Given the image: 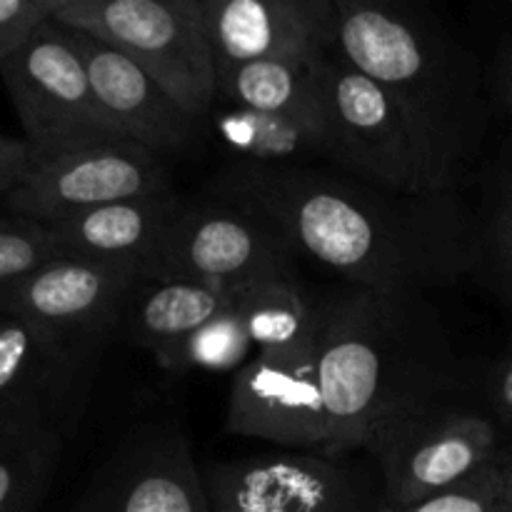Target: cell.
Listing matches in <instances>:
<instances>
[{
  "label": "cell",
  "instance_id": "1",
  "mask_svg": "<svg viewBox=\"0 0 512 512\" xmlns=\"http://www.w3.org/2000/svg\"><path fill=\"white\" fill-rule=\"evenodd\" d=\"M210 195L263 218L350 288L425 295L475 275L473 205L460 193H398L318 165L230 163Z\"/></svg>",
  "mask_w": 512,
  "mask_h": 512
},
{
  "label": "cell",
  "instance_id": "2",
  "mask_svg": "<svg viewBox=\"0 0 512 512\" xmlns=\"http://www.w3.org/2000/svg\"><path fill=\"white\" fill-rule=\"evenodd\" d=\"M333 48L403 110L438 193H455L493 118L483 60L423 0H338Z\"/></svg>",
  "mask_w": 512,
  "mask_h": 512
},
{
  "label": "cell",
  "instance_id": "3",
  "mask_svg": "<svg viewBox=\"0 0 512 512\" xmlns=\"http://www.w3.org/2000/svg\"><path fill=\"white\" fill-rule=\"evenodd\" d=\"M318 298V373L328 415L320 453L368 450L395 418L470 385L425 295L345 285Z\"/></svg>",
  "mask_w": 512,
  "mask_h": 512
},
{
  "label": "cell",
  "instance_id": "4",
  "mask_svg": "<svg viewBox=\"0 0 512 512\" xmlns=\"http://www.w3.org/2000/svg\"><path fill=\"white\" fill-rule=\"evenodd\" d=\"M508 438L468 385L438 395L385 425L365 453L383 483V505L405 508L495 468Z\"/></svg>",
  "mask_w": 512,
  "mask_h": 512
},
{
  "label": "cell",
  "instance_id": "5",
  "mask_svg": "<svg viewBox=\"0 0 512 512\" xmlns=\"http://www.w3.org/2000/svg\"><path fill=\"white\" fill-rule=\"evenodd\" d=\"M50 20L118 48L200 123L218 103L200 0H53Z\"/></svg>",
  "mask_w": 512,
  "mask_h": 512
},
{
  "label": "cell",
  "instance_id": "6",
  "mask_svg": "<svg viewBox=\"0 0 512 512\" xmlns=\"http://www.w3.org/2000/svg\"><path fill=\"white\" fill-rule=\"evenodd\" d=\"M0 78L23 125L30 165L125 140L95 98L68 33L53 20L0 65Z\"/></svg>",
  "mask_w": 512,
  "mask_h": 512
},
{
  "label": "cell",
  "instance_id": "7",
  "mask_svg": "<svg viewBox=\"0 0 512 512\" xmlns=\"http://www.w3.org/2000/svg\"><path fill=\"white\" fill-rule=\"evenodd\" d=\"M323 90L335 170L398 193H438L403 110L335 48L323 55Z\"/></svg>",
  "mask_w": 512,
  "mask_h": 512
},
{
  "label": "cell",
  "instance_id": "8",
  "mask_svg": "<svg viewBox=\"0 0 512 512\" xmlns=\"http://www.w3.org/2000/svg\"><path fill=\"white\" fill-rule=\"evenodd\" d=\"M350 455L268 453L200 468L213 512H378L383 483Z\"/></svg>",
  "mask_w": 512,
  "mask_h": 512
},
{
  "label": "cell",
  "instance_id": "9",
  "mask_svg": "<svg viewBox=\"0 0 512 512\" xmlns=\"http://www.w3.org/2000/svg\"><path fill=\"white\" fill-rule=\"evenodd\" d=\"M295 260L298 255L273 225L240 205L208 195L183 200L143 275L238 290L265 278L295 275Z\"/></svg>",
  "mask_w": 512,
  "mask_h": 512
},
{
  "label": "cell",
  "instance_id": "10",
  "mask_svg": "<svg viewBox=\"0 0 512 512\" xmlns=\"http://www.w3.org/2000/svg\"><path fill=\"white\" fill-rule=\"evenodd\" d=\"M100 350L0 313V430L68 433L85 405Z\"/></svg>",
  "mask_w": 512,
  "mask_h": 512
},
{
  "label": "cell",
  "instance_id": "11",
  "mask_svg": "<svg viewBox=\"0 0 512 512\" xmlns=\"http://www.w3.org/2000/svg\"><path fill=\"white\" fill-rule=\"evenodd\" d=\"M68 512H213L188 438L173 420L135 425Z\"/></svg>",
  "mask_w": 512,
  "mask_h": 512
},
{
  "label": "cell",
  "instance_id": "12",
  "mask_svg": "<svg viewBox=\"0 0 512 512\" xmlns=\"http://www.w3.org/2000/svg\"><path fill=\"white\" fill-rule=\"evenodd\" d=\"M170 188L173 180L165 158L130 140H113L30 165L23 183L3 205L8 213L50 225Z\"/></svg>",
  "mask_w": 512,
  "mask_h": 512
},
{
  "label": "cell",
  "instance_id": "13",
  "mask_svg": "<svg viewBox=\"0 0 512 512\" xmlns=\"http://www.w3.org/2000/svg\"><path fill=\"white\" fill-rule=\"evenodd\" d=\"M140 275V265L65 253L0 290V313L20 315L70 340L105 348L118 338L125 303Z\"/></svg>",
  "mask_w": 512,
  "mask_h": 512
},
{
  "label": "cell",
  "instance_id": "14",
  "mask_svg": "<svg viewBox=\"0 0 512 512\" xmlns=\"http://www.w3.org/2000/svg\"><path fill=\"white\" fill-rule=\"evenodd\" d=\"M225 430L285 448L323 450L328 415L320 388L318 345L258 353L235 373Z\"/></svg>",
  "mask_w": 512,
  "mask_h": 512
},
{
  "label": "cell",
  "instance_id": "15",
  "mask_svg": "<svg viewBox=\"0 0 512 512\" xmlns=\"http://www.w3.org/2000/svg\"><path fill=\"white\" fill-rule=\"evenodd\" d=\"M215 60H310L335 43L338 0H200Z\"/></svg>",
  "mask_w": 512,
  "mask_h": 512
},
{
  "label": "cell",
  "instance_id": "16",
  "mask_svg": "<svg viewBox=\"0 0 512 512\" xmlns=\"http://www.w3.org/2000/svg\"><path fill=\"white\" fill-rule=\"evenodd\" d=\"M65 33L83 60L95 98L125 140L160 158L185 153L195 143L203 123L185 113L138 63L83 30L65 28Z\"/></svg>",
  "mask_w": 512,
  "mask_h": 512
},
{
  "label": "cell",
  "instance_id": "17",
  "mask_svg": "<svg viewBox=\"0 0 512 512\" xmlns=\"http://www.w3.org/2000/svg\"><path fill=\"white\" fill-rule=\"evenodd\" d=\"M180 205L183 198L170 188L85 210L50 223V230L65 253L108 263H133L145 270L158 253Z\"/></svg>",
  "mask_w": 512,
  "mask_h": 512
},
{
  "label": "cell",
  "instance_id": "18",
  "mask_svg": "<svg viewBox=\"0 0 512 512\" xmlns=\"http://www.w3.org/2000/svg\"><path fill=\"white\" fill-rule=\"evenodd\" d=\"M233 293L198 280L140 275L125 303L118 335L135 348L148 350L160 363L200 325L228 308Z\"/></svg>",
  "mask_w": 512,
  "mask_h": 512
},
{
  "label": "cell",
  "instance_id": "19",
  "mask_svg": "<svg viewBox=\"0 0 512 512\" xmlns=\"http://www.w3.org/2000/svg\"><path fill=\"white\" fill-rule=\"evenodd\" d=\"M220 148L233 165L310 168L333 158L328 125L298 115L260 113L218 100L208 115Z\"/></svg>",
  "mask_w": 512,
  "mask_h": 512
},
{
  "label": "cell",
  "instance_id": "20",
  "mask_svg": "<svg viewBox=\"0 0 512 512\" xmlns=\"http://www.w3.org/2000/svg\"><path fill=\"white\" fill-rule=\"evenodd\" d=\"M218 100L260 113L298 115L325 120L323 55L310 60H265V63H228L215 60Z\"/></svg>",
  "mask_w": 512,
  "mask_h": 512
},
{
  "label": "cell",
  "instance_id": "21",
  "mask_svg": "<svg viewBox=\"0 0 512 512\" xmlns=\"http://www.w3.org/2000/svg\"><path fill=\"white\" fill-rule=\"evenodd\" d=\"M233 308L258 353L318 345L320 298L303 288L298 273L243 285L233 293Z\"/></svg>",
  "mask_w": 512,
  "mask_h": 512
},
{
  "label": "cell",
  "instance_id": "22",
  "mask_svg": "<svg viewBox=\"0 0 512 512\" xmlns=\"http://www.w3.org/2000/svg\"><path fill=\"white\" fill-rule=\"evenodd\" d=\"M475 218V275L493 288L512 270V133L483 173Z\"/></svg>",
  "mask_w": 512,
  "mask_h": 512
},
{
  "label": "cell",
  "instance_id": "23",
  "mask_svg": "<svg viewBox=\"0 0 512 512\" xmlns=\"http://www.w3.org/2000/svg\"><path fill=\"white\" fill-rule=\"evenodd\" d=\"M60 445L58 430H0V512H30L40 503Z\"/></svg>",
  "mask_w": 512,
  "mask_h": 512
},
{
  "label": "cell",
  "instance_id": "24",
  "mask_svg": "<svg viewBox=\"0 0 512 512\" xmlns=\"http://www.w3.org/2000/svg\"><path fill=\"white\" fill-rule=\"evenodd\" d=\"M250 348H255L253 340L230 300L228 308L200 325L158 365L168 373H190V370H210V373L235 370L238 373L250 360Z\"/></svg>",
  "mask_w": 512,
  "mask_h": 512
},
{
  "label": "cell",
  "instance_id": "25",
  "mask_svg": "<svg viewBox=\"0 0 512 512\" xmlns=\"http://www.w3.org/2000/svg\"><path fill=\"white\" fill-rule=\"evenodd\" d=\"M65 255L50 225L20 215H0V290L28 278L50 260Z\"/></svg>",
  "mask_w": 512,
  "mask_h": 512
},
{
  "label": "cell",
  "instance_id": "26",
  "mask_svg": "<svg viewBox=\"0 0 512 512\" xmlns=\"http://www.w3.org/2000/svg\"><path fill=\"white\" fill-rule=\"evenodd\" d=\"M500 500V463L465 483L428 495L405 508H388L378 512H498Z\"/></svg>",
  "mask_w": 512,
  "mask_h": 512
},
{
  "label": "cell",
  "instance_id": "27",
  "mask_svg": "<svg viewBox=\"0 0 512 512\" xmlns=\"http://www.w3.org/2000/svg\"><path fill=\"white\" fill-rule=\"evenodd\" d=\"M53 0H0V65L50 20Z\"/></svg>",
  "mask_w": 512,
  "mask_h": 512
},
{
  "label": "cell",
  "instance_id": "28",
  "mask_svg": "<svg viewBox=\"0 0 512 512\" xmlns=\"http://www.w3.org/2000/svg\"><path fill=\"white\" fill-rule=\"evenodd\" d=\"M478 55L483 60L485 85L493 110L512 118V20L503 25L488 53L478 50Z\"/></svg>",
  "mask_w": 512,
  "mask_h": 512
},
{
  "label": "cell",
  "instance_id": "29",
  "mask_svg": "<svg viewBox=\"0 0 512 512\" xmlns=\"http://www.w3.org/2000/svg\"><path fill=\"white\" fill-rule=\"evenodd\" d=\"M483 398L493 418L498 420L505 438L512 440V348L498 360V365L490 373Z\"/></svg>",
  "mask_w": 512,
  "mask_h": 512
},
{
  "label": "cell",
  "instance_id": "30",
  "mask_svg": "<svg viewBox=\"0 0 512 512\" xmlns=\"http://www.w3.org/2000/svg\"><path fill=\"white\" fill-rule=\"evenodd\" d=\"M30 170V150L25 140L0 135V203L23 183Z\"/></svg>",
  "mask_w": 512,
  "mask_h": 512
},
{
  "label": "cell",
  "instance_id": "31",
  "mask_svg": "<svg viewBox=\"0 0 512 512\" xmlns=\"http://www.w3.org/2000/svg\"><path fill=\"white\" fill-rule=\"evenodd\" d=\"M498 512H512V440L500 458V500Z\"/></svg>",
  "mask_w": 512,
  "mask_h": 512
},
{
  "label": "cell",
  "instance_id": "32",
  "mask_svg": "<svg viewBox=\"0 0 512 512\" xmlns=\"http://www.w3.org/2000/svg\"><path fill=\"white\" fill-rule=\"evenodd\" d=\"M493 290H495V293H498V298L503 300V303L512 310V270H510L508 275H505L503 280H498V283L493 285Z\"/></svg>",
  "mask_w": 512,
  "mask_h": 512
}]
</instances>
